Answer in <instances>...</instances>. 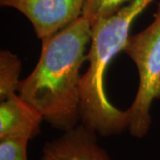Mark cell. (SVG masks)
<instances>
[{"label":"cell","mask_w":160,"mask_h":160,"mask_svg":"<svg viewBox=\"0 0 160 160\" xmlns=\"http://www.w3.org/2000/svg\"><path fill=\"white\" fill-rule=\"evenodd\" d=\"M91 24L84 16L42 40L34 70L21 81L19 96L55 129L69 131L80 120V69L86 61Z\"/></svg>","instance_id":"obj_1"},{"label":"cell","mask_w":160,"mask_h":160,"mask_svg":"<svg viewBox=\"0 0 160 160\" xmlns=\"http://www.w3.org/2000/svg\"><path fill=\"white\" fill-rule=\"evenodd\" d=\"M153 1L134 0L91 25L90 49L86 54L89 67L80 83V120L100 136L117 135L128 129V110L116 108L107 97L105 73L113 58L124 51L132 22Z\"/></svg>","instance_id":"obj_2"},{"label":"cell","mask_w":160,"mask_h":160,"mask_svg":"<svg viewBox=\"0 0 160 160\" xmlns=\"http://www.w3.org/2000/svg\"><path fill=\"white\" fill-rule=\"evenodd\" d=\"M124 52L135 63L139 86L128 110V130L132 136L143 138L151 125L150 108L160 99V0L153 22L142 31L129 36Z\"/></svg>","instance_id":"obj_3"},{"label":"cell","mask_w":160,"mask_h":160,"mask_svg":"<svg viewBox=\"0 0 160 160\" xmlns=\"http://www.w3.org/2000/svg\"><path fill=\"white\" fill-rule=\"evenodd\" d=\"M84 4L85 0H0L2 6L14 8L28 18L41 41L81 17Z\"/></svg>","instance_id":"obj_4"},{"label":"cell","mask_w":160,"mask_h":160,"mask_svg":"<svg viewBox=\"0 0 160 160\" xmlns=\"http://www.w3.org/2000/svg\"><path fill=\"white\" fill-rule=\"evenodd\" d=\"M40 160H110L97 141L96 133L82 123L48 142Z\"/></svg>","instance_id":"obj_5"},{"label":"cell","mask_w":160,"mask_h":160,"mask_svg":"<svg viewBox=\"0 0 160 160\" xmlns=\"http://www.w3.org/2000/svg\"><path fill=\"white\" fill-rule=\"evenodd\" d=\"M43 117L15 93L0 102V140H31L41 132Z\"/></svg>","instance_id":"obj_6"},{"label":"cell","mask_w":160,"mask_h":160,"mask_svg":"<svg viewBox=\"0 0 160 160\" xmlns=\"http://www.w3.org/2000/svg\"><path fill=\"white\" fill-rule=\"evenodd\" d=\"M21 61L8 50L0 52V102L15 94L21 81Z\"/></svg>","instance_id":"obj_7"},{"label":"cell","mask_w":160,"mask_h":160,"mask_svg":"<svg viewBox=\"0 0 160 160\" xmlns=\"http://www.w3.org/2000/svg\"><path fill=\"white\" fill-rule=\"evenodd\" d=\"M132 1L134 0H85L82 16L92 25L100 19L113 15Z\"/></svg>","instance_id":"obj_8"},{"label":"cell","mask_w":160,"mask_h":160,"mask_svg":"<svg viewBox=\"0 0 160 160\" xmlns=\"http://www.w3.org/2000/svg\"><path fill=\"white\" fill-rule=\"evenodd\" d=\"M25 139L0 140V160H28Z\"/></svg>","instance_id":"obj_9"}]
</instances>
